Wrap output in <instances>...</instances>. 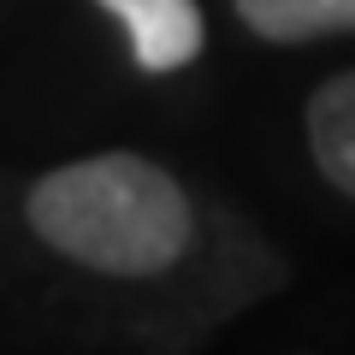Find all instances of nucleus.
Segmentation results:
<instances>
[{"instance_id": "nucleus-1", "label": "nucleus", "mask_w": 355, "mask_h": 355, "mask_svg": "<svg viewBox=\"0 0 355 355\" xmlns=\"http://www.w3.org/2000/svg\"><path fill=\"white\" fill-rule=\"evenodd\" d=\"M24 219L48 249L107 279H154L196 237L190 190L142 154H95L36 178Z\"/></svg>"}, {"instance_id": "nucleus-2", "label": "nucleus", "mask_w": 355, "mask_h": 355, "mask_svg": "<svg viewBox=\"0 0 355 355\" xmlns=\"http://www.w3.org/2000/svg\"><path fill=\"white\" fill-rule=\"evenodd\" d=\"M130 30V60L142 71H184L202 53V6L196 0H95Z\"/></svg>"}, {"instance_id": "nucleus-3", "label": "nucleus", "mask_w": 355, "mask_h": 355, "mask_svg": "<svg viewBox=\"0 0 355 355\" xmlns=\"http://www.w3.org/2000/svg\"><path fill=\"white\" fill-rule=\"evenodd\" d=\"M308 148L331 190L355 202V71H338L308 101Z\"/></svg>"}, {"instance_id": "nucleus-4", "label": "nucleus", "mask_w": 355, "mask_h": 355, "mask_svg": "<svg viewBox=\"0 0 355 355\" xmlns=\"http://www.w3.org/2000/svg\"><path fill=\"white\" fill-rule=\"evenodd\" d=\"M231 6L266 42H308L355 30V0H231Z\"/></svg>"}]
</instances>
